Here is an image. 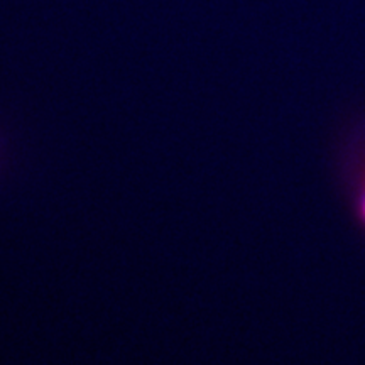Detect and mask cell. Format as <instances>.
I'll list each match as a JSON object with an SVG mask.
<instances>
[{"instance_id": "6da1fadb", "label": "cell", "mask_w": 365, "mask_h": 365, "mask_svg": "<svg viewBox=\"0 0 365 365\" xmlns=\"http://www.w3.org/2000/svg\"><path fill=\"white\" fill-rule=\"evenodd\" d=\"M341 180L355 222L365 232V118L350 132L344 144Z\"/></svg>"}]
</instances>
